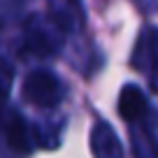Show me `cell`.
<instances>
[{"label": "cell", "instance_id": "6", "mask_svg": "<svg viewBox=\"0 0 158 158\" xmlns=\"http://www.w3.org/2000/svg\"><path fill=\"white\" fill-rule=\"evenodd\" d=\"M10 81H12V72L5 63H0V100L7 95V89H10Z\"/></svg>", "mask_w": 158, "mask_h": 158}, {"label": "cell", "instance_id": "3", "mask_svg": "<svg viewBox=\"0 0 158 158\" xmlns=\"http://www.w3.org/2000/svg\"><path fill=\"white\" fill-rule=\"evenodd\" d=\"M147 109H149L147 98L139 93V89L126 86L121 98H118V114H121L126 121H130V123H137V121H142V118L147 116Z\"/></svg>", "mask_w": 158, "mask_h": 158}, {"label": "cell", "instance_id": "1", "mask_svg": "<svg viewBox=\"0 0 158 158\" xmlns=\"http://www.w3.org/2000/svg\"><path fill=\"white\" fill-rule=\"evenodd\" d=\"M23 98L35 107H54L63 98V89H60V81L54 74L40 70V72H30L26 77Z\"/></svg>", "mask_w": 158, "mask_h": 158}, {"label": "cell", "instance_id": "2", "mask_svg": "<svg viewBox=\"0 0 158 158\" xmlns=\"http://www.w3.org/2000/svg\"><path fill=\"white\" fill-rule=\"evenodd\" d=\"M91 149L95 158H123L121 142L114 135V130L105 123H98L91 133Z\"/></svg>", "mask_w": 158, "mask_h": 158}, {"label": "cell", "instance_id": "5", "mask_svg": "<svg viewBox=\"0 0 158 158\" xmlns=\"http://www.w3.org/2000/svg\"><path fill=\"white\" fill-rule=\"evenodd\" d=\"M133 147H135V158H158V144L151 139L149 133L139 135L137 130H135Z\"/></svg>", "mask_w": 158, "mask_h": 158}, {"label": "cell", "instance_id": "4", "mask_svg": "<svg viewBox=\"0 0 158 158\" xmlns=\"http://www.w3.org/2000/svg\"><path fill=\"white\" fill-rule=\"evenodd\" d=\"M2 133H5V139H7L12 151L28 153V149H30L28 128H26L23 118H21L19 114H7V116L2 118Z\"/></svg>", "mask_w": 158, "mask_h": 158}]
</instances>
